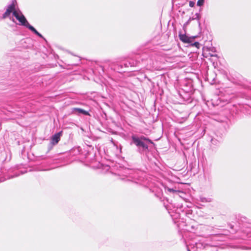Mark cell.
I'll return each instance as SVG.
<instances>
[{
    "instance_id": "8992f818",
    "label": "cell",
    "mask_w": 251,
    "mask_h": 251,
    "mask_svg": "<svg viewBox=\"0 0 251 251\" xmlns=\"http://www.w3.org/2000/svg\"><path fill=\"white\" fill-rule=\"evenodd\" d=\"M204 2V0H199V1L197 3V5L198 6H201L203 5Z\"/></svg>"
},
{
    "instance_id": "3957f363",
    "label": "cell",
    "mask_w": 251,
    "mask_h": 251,
    "mask_svg": "<svg viewBox=\"0 0 251 251\" xmlns=\"http://www.w3.org/2000/svg\"><path fill=\"white\" fill-rule=\"evenodd\" d=\"M133 140L137 145L139 146L142 147H143V148H147L146 145L138 138H137L135 137H133Z\"/></svg>"
},
{
    "instance_id": "52a82bcc",
    "label": "cell",
    "mask_w": 251,
    "mask_h": 251,
    "mask_svg": "<svg viewBox=\"0 0 251 251\" xmlns=\"http://www.w3.org/2000/svg\"><path fill=\"white\" fill-rule=\"evenodd\" d=\"M194 3L193 2H191L190 3V7H193V6H194Z\"/></svg>"
},
{
    "instance_id": "277c9868",
    "label": "cell",
    "mask_w": 251,
    "mask_h": 251,
    "mask_svg": "<svg viewBox=\"0 0 251 251\" xmlns=\"http://www.w3.org/2000/svg\"><path fill=\"white\" fill-rule=\"evenodd\" d=\"M179 37L180 40L184 43H190L191 42L190 39L185 35H180Z\"/></svg>"
},
{
    "instance_id": "6da1fadb",
    "label": "cell",
    "mask_w": 251,
    "mask_h": 251,
    "mask_svg": "<svg viewBox=\"0 0 251 251\" xmlns=\"http://www.w3.org/2000/svg\"><path fill=\"white\" fill-rule=\"evenodd\" d=\"M62 132L60 131V132L56 134L55 135H54V136L52 137V140H51V144L52 145H55L58 144V143L60 141V138L62 135Z\"/></svg>"
},
{
    "instance_id": "7a4b0ae2",
    "label": "cell",
    "mask_w": 251,
    "mask_h": 251,
    "mask_svg": "<svg viewBox=\"0 0 251 251\" xmlns=\"http://www.w3.org/2000/svg\"><path fill=\"white\" fill-rule=\"evenodd\" d=\"M14 14L15 15V17L17 18V19L20 21L22 23H23V24H25L26 23H27V21H26V19L25 18V17L22 15H20V14L18 12H17L16 11H14Z\"/></svg>"
},
{
    "instance_id": "5b68a950",
    "label": "cell",
    "mask_w": 251,
    "mask_h": 251,
    "mask_svg": "<svg viewBox=\"0 0 251 251\" xmlns=\"http://www.w3.org/2000/svg\"><path fill=\"white\" fill-rule=\"evenodd\" d=\"M75 110L76 111H77V112H79V113H82L83 114H84V115H90L89 113L88 112L83 109H81V108H75Z\"/></svg>"
}]
</instances>
